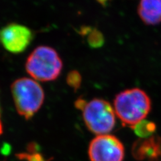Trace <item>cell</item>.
<instances>
[{
	"mask_svg": "<svg viewBox=\"0 0 161 161\" xmlns=\"http://www.w3.org/2000/svg\"><path fill=\"white\" fill-rule=\"evenodd\" d=\"M114 111L124 126L131 128L142 122L151 110V100L139 88L124 90L115 96Z\"/></svg>",
	"mask_w": 161,
	"mask_h": 161,
	"instance_id": "1",
	"label": "cell"
},
{
	"mask_svg": "<svg viewBox=\"0 0 161 161\" xmlns=\"http://www.w3.org/2000/svg\"><path fill=\"white\" fill-rule=\"evenodd\" d=\"M25 67L27 73L34 79L51 81L57 79L61 73L63 61L54 48L40 46L29 55Z\"/></svg>",
	"mask_w": 161,
	"mask_h": 161,
	"instance_id": "2",
	"label": "cell"
},
{
	"mask_svg": "<svg viewBox=\"0 0 161 161\" xmlns=\"http://www.w3.org/2000/svg\"><path fill=\"white\" fill-rule=\"evenodd\" d=\"M11 91L18 113L26 119L32 118L44 103V91L34 79H18L12 84Z\"/></svg>",
	"mask_w": 161,
	"mask_h": 161,
	"instance_id": "3",
	"label": "cell"
},
{
	"mask_svg": "<svg viewBox=\"0 0 161 161\" xmlns=\"http://www.w3.org/2000/svg\"><path fill=\"white\" fill-rule=\"evenodd\" d=\"M82 112L85 125L95 134H108L115 127V111L107 101L93 99L87 102Z\"/></svg>",
	"mask_w": 161,
	"mask_h": 161,
	"instance_id": "4",
	"label": "cell"
},
{
	"mask_svg": "<svg viewBox=\"0 0 161 161\" xmlns=\"http://www.w3.org/2000/svg\"><path fill=\"white\" fill-rule=\"evenodd\" d=\"M88 154L91 161H123L125 149L122 142L113 135H98L90 142Z\"/></svg>",
	"mask_w": 161,
	"mask_h": 161,
	"instance_id": "5",
	"label": "cell"
},
{
	"mask_svg": "<svg viewBox=\"0 0 161 161\" xmlns=\"http://www.w3.org/2000/svg\"><path fill=\"white\" fill-rule=\"evenodd\" d=\"M34 38L32 30L20 24L10 23L0 29V44L13 54L25 51Z\"/></svg>",
	"mask_w": 161,
	"mask_h": 161,
	"instance_id": "6",
	"label": "cell"
},
{
	"mask_svg": "<svg viewBox=\"0 0 161 161\" xmlns=\"http://www.w3.org/2000/svg\"><path fill=\"white\" fill-rule=\"evenodd\" d=\"M132 153L138 160L161 161V137L152 136L138 139L132 146Z\"/></svg>",
	"mask_w": 161,
	"mask_h": 161,
	"instance_id": "7",
	"label": "cell"
},
{
	"mask_svg": "<svg viewBox=\"0 0 161 161\" xmlns=\"http://www.w3.org/2000/svg\"><path fill=\"white\" fill-rule=\"evenodd\" d=\"M140 19L148 26L161 23V0H140L138 7Z\"/></svg>",
	"mask_w": 161,
	"mask_h": 161,
	"instance_id": "8",
	"label": "cell"
},
{
	"mask_svg": "<svg viewBox=\"0 0 161 161\" xmlns=\"http://www.w3.org/2000/svg\"><path fill=\"white\" fill-rule=\"evenodd\" d=\"M79 32L82 36H87V42L90 47L93 48H100L104 43L102 33L97 29L91 27H81Z\"/></svg>",
	"mask_w": 161,
	"mask_h": 161,
	"instance_id": "9",
	"label": "cell"
},
{
	"mask_svg": "<svg viewBox=\"0 0 161 161\" xmlns=\"http://www.w3.org/2000/svg\"><path fill=\"white\" fill-rule=\"evenodd\" d=\"M132 129L140 138H147L153 136L157 129V125L154 122L144 119Z\"/></svg>",
	"mask_w": 161,
	"mask_h": 161,
	"instance_id": "10",
	"label": "cell"
},
{
	"mask_svg": "<svg viewBox=\"0 0 161 161\" xmlns=\"http://www.w3.org/2000/svg\"><path fill=\"white\" fill-rule=\"evenodd\" d=\"M81 81V75L77 70H73L68 73L67 77V83L69 86L73 88L75 92L80 88Z\"/></svg>",
	"mask_w": 161,
	"mask_h": 161,
	"instance_id": "11",
	"label": "cell"
},
{
	"mask_svg": "<svg viewBox=\"0 0 161 161\" xmlns=\"http://www.w3.org/2000/svg\"><path fill=\"white\" fill-rule=\"evenodd\" d=\"M18 158L22 160L26 161H50L49 159H46L44 156L39 153H19L16 155Z\"/></svg>",
	"mask_w": 161,
	"mask_h": 161,
	"instance_id": "12",
	"label": "cell"
},
{
	"mask_svg": "<svg viewBox=\"0 0 161 161\" xmlns=\"http://www.w3.org/2000/svg\"><path fill=\"white\" fill-rule=\"evenodd\" d=\"M27 150H28V153H37L39 150V146L36 143L31 142L28 144Z\"/></svg>",
	"mask_w": 161,
	"mask_h": 161,
	"instance_id": "13",
	"label": "cell"
},
{
	"mask_svg": "<svg viewBox=\"0 0 161 161\" xmlns=\"http://www.w3.org/2000/svg\"><path fill=\"white\" fill-rule=\"evenodd\" d=\"M86 103H87V102L85 99H83L82 98H79L76 101V102H75V107H76L77 109L82 111L83 109V108H85Z\"/></svg>",
	"mask_w": 161,
	"mask_h": 161,
	"instance_id": "14",
	"label": "cell"
},
{
	"mask_svg": "<svg viewBox=\"0 0 161 161\" xmlns=\"http://www.w3.org/2000/svg\"><path fill=\"white\" fill-rule=\"evenodd\" d=\"M3 133V125L1 119V112H0V135Z\"/></svg>",
	"mask_w": 161,
	"mask_h": 161,
	"instance_id": "15",
	"label": "cell"
}]
</instances>
